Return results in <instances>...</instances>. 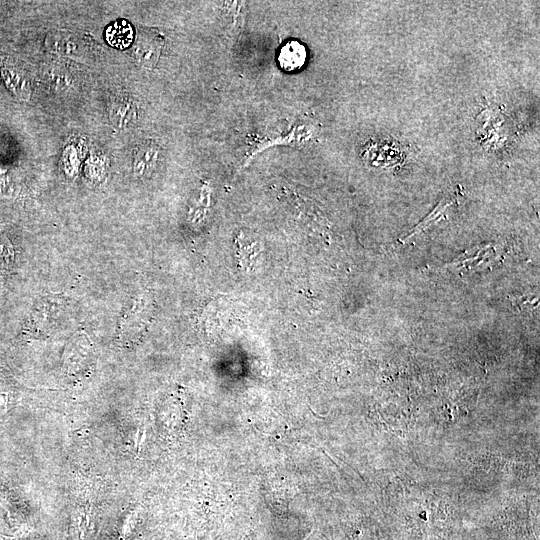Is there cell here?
Returning <instances> with one entry per match:
<instances>
[{"label":"cell","mask_w":540,"mask_h":540,"mask_svg":"<svg viewBox=\"0 0 540 540\" xmlns=\"http://www.w3.org/2000/svg\"><path fill=\"white\" fill-rule=\"evenodd\" d=\"M144 299L141 296L132 298L125 307L119 323L121 338L126 341L132 338L138 327H141V313Z\"/></svg>","instance_id":"5b68a950"},{"label":"cell","mask_w":540,"mask_h":540,"mask_svg":"<svg viewBox=\"0 0 540 540\" xmlns=\"http://www.w3.org/2000/svg\"><path fill=\"white\" fill-rule=\"evenodd\" d=\"M66 300L62 295H47L35 304L25 325L24 334L39 337L48 334L60 321Z\"/></svg>","instance_id":"6da1fadb"},{"label":"cell","mask_w":540,"mask_h":540,"mask_svg":"<svg viewBox=\"0 0 540 540\" xmlns=\"http://www.w3.org/2000/svg\"><path fill=\"white\" fill-rule=\"evenodd\" d=\"M164 45V37L156 30H143L139 32L133 47L137 62L152 68L156 65Z\"/></svg>","instance_id":"7a4b0ae2"},{"label":"cell","mask_w":540,"mask_h":540,"mask_svg":"<svg viewBox=\"0 0 540 540\" xmlns=\"http://www.w3.org/2000/svg\"><path fill=\"white\" fill-rule=\"evenodd\" d=\"M307 50L303 43L298 40H289L279 49L277 63L285 72L300 70L306 62Z\"/></svg>","instance_id":"3957f363"},{"label":"cell","mask_w":540,"mask_h":540,"mask_svg":"<svg viewBox=\"0 0 540 540\" xmlns=\"http://www.w3.org/2000/svg\"><path fill=\"white\" fill-rule=\"evenodd\" d=\"M109 117L118 129H126L133 125L137 119V110L131 99L118 97L110 104Z\"/></svg>","instance_id":"277c9868"},{"label":"cell","mask_w":540,"mask_h":540,"mask_svg":"<svg viewBox=\"0 0 540 540\" xmlns=\"http://www.w3.org/2000/svg\"><path fill=\"white\" fill-rule=\"evenodd\" d=\"M47 45L56 53L77 57L83 54V43L74 35L53 33L47 38Z\"/></svg>","instance_id":"52a82bcc"},{"label":"cell","mask_w":540,"mask_h":540,"mask_svg":"<svg viewBox=\"0 0 540 540\" xmlns=\"http://www.w3.org/2000/svg\"><path fill=\"white\" fill-rule=\"evenodd\" d=\"M159 149L151 142L141 145L133 160V173L137 177H143L151 173L158 159Z\"/></svg>","instance_id":"8992f818"},{"label":"cell","mask_w":540,"mask_h":540,"mask_svg":"<svg viewBox=\"0 0 540 540\" xmlns=\"http://www.w3.org/2000/svg\"><path fill=\"white\" fill-rule=\"evenodd\" d=\"M133 28L125 20L116 21L106 30L107 42L117 48H126L133 41Z\"/></svg>","instance_id":"ba28073f"},{"label":"cell","mask_w":540,"mask_h":540,"mask_svg":"<svg viewBox=\"0 0 540 540\" xmlns=\"http://www.w3.org/2000/svg\"><path fill=\"white\" fill-rule=\"evenodd\" d=\"M14 262L12 244L4 237L0 238V267H10Z\"/></svg>","instance_id":"30bf717a"},{"label":"cell","mask_w":540,"mask_h":540,"mask_svg":"<svg viewBox=\"0 0 540 540\" xmlns=\"http://www.w3.org/2000/svg\"><path fill=\"white\" fill-rule=\"evenodd\" d=\"M47 81L55 88L66 89L71 86L67 74L56 67H51L46 73Z\"/></svg>","instance_id":"9c48e42d"}]
</instances>
